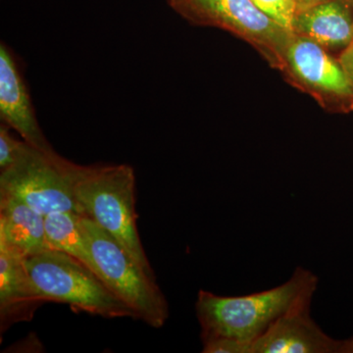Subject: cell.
<instances>
[{"label":"cell","mask_w":353,"mask_h":353,"mask_svg":"<svg viewBox=\"0 0 353 353\" xmlns=\"http://www.w3.org/2000/svg\"><path fill=\"white\" fill-rule=\"evenodd\" d=\"M339 61L353 88V43L343 50Z\"/></svg>","instance_id":"16"},{"label":"cell","mask_w":353,"mask_h":353,"mask_svg":"<svg viewBox=\"0 0 353 353\" xmlns=\"http://www.w3.org/2000/svg\"><path fill=\"white\" fill-rule=\"evenodd\" d=\"M318 278L299 268L284 284L241 296L201 290L196 303L201 341L229 339L250 353V347L283 316L312 304Z\"/></svg>","instance_id":"1"},{"label":"cell","mask_w":353,"mask_h":353,"mask_svg":"<svg viewBox=\"0 0 353 353\" xmlns=\"http://www.w3.org/2000/svg\"><path fill=\"white\" fill-rule=\"evenodd\" d=\"M250 353H353V338H331L314 321L308 306L280 318L252 343Z\"/></svg>","instance_id":"8"},{"label":"cell","mask_w":353,"mask_h":353,"mask_svg":"<svg viewBox=\"0 0 353 353\" xmlns=\"http://www.w3.org/2000/svg\"><path fill=\"white\" fill-rule=\"evenodd\" d=\"M95 272L114 294L134 311L138 319L161 328L169 306L155 279L150 277L119 241L90 218L81 217Z\"/></svg>","instance_id":"4"},{"label":"cell","mask_w":353,"mask_h":353,"mask_svg":"<svg viewBox=\"0 0 353 353\" xmlns=\"http://www.w3.org/2000/svg\"><path fill=\"white\" fill-rule=\"evenodd\" d=\"M26 141L14 138L9 132V127L1 125L0 127V169L8 168L19 158L24 150Z\"/></svg>","instance_id":"15"},{"label":"cell","mask_w":353,"mask_h":353,"mask_svg":"<svg viewBox=\"0 0 353 353\" xmlns=\"http://www.w3.org/2000/svg\"><path fill=\"white\" fill-rule=\"evenodd\" d=\"M24 263L41 303L68 304L104 318L138 319L134 311L92 269L67 253L48 250L26 257Z\"/></svg>","instance_id":"3"},{"label":"cell","mask_w":353,"mask_h":353,"mask_svg":"<svg viewBox=\"0 0 353 353\" xmlns=\"http://www.w3.org/2000/svg\"><path fill=\"white\" fill-rule=\"evenodd\" d=\"M292 32L325 50H345L353 43V0H327L297 10Z\"/></svg>","instance_id":"10"},{"label":"cell","mask_w":353,"mask_h":353,"mask_svg":"<svg viewBox=\"0 0 353 353\" xmlns=\"http://www.w3.org/2000/svg\"><path fill=\"white\" fill-rule=\"evenodd\" d=\"M176 12L194 24L213 26L241 37L283 69L294 32L285 29L252 0H168Z\"/></svg>","instance_id":"6"},{"label":"cell","mask_w":353,"mask_h":353,"mask_svg":"<svg viewBox=\"0 0 353 353\" xmlns=\"http://www.w3.org/2000/svg\"><path fill=\"white\" fill-rule=\"evenodd\" d=\"M0 117L26 143L43 152H54L39 127L15 60L3 44L0 46Z\"/></svg>","instance_id":"9"},{"label":"cell","mask_w":353,"mask_h":353,"mask_svg":"<svg viewBox=\"0 0 353 353\" xmlns=\"http://www.w3.org/2000/svg\"><path fill=\"white\" fill-rule=\"evenodd\" d=\"M73 192L81 215L116 239L132 259L155 279L139 238L136 212V176L126 164L73 168Z\"/></svg>","instance_id":"2"},{"label":"cell","mask_w":353,"mask_h":353,"mask_svg":"<svg viewBox=\"0 0 353 353\" xmlns=\"http://www.w3.org/2000/svg\"><path fill=\"white\" fill-rule=\"evenodd\" d=\"M0 243L23 259L50 250L44 216L24 201L0 194Z\"/></svg>","instance_id":"11"},{"label":"cell","mask_w":353,"mask_h":353,"mask_svg":"<svg viewBox=\"0 0 353 353\" xmlns=\"http://www.w3.org/2000/svg\"><path fill=\"white\" fill-rule=\"evenodd\" d=\"M81 217L82 215L72 211H57L44 216L46 241L50 250L67 253L95 272L94 262L81 227Z\"/></svg>","instance_id":"13"},{"label":"cell","mask_w":353,"mask_h":353,"mask_svg":"<svg viewBox=\"0 0 353 353\" xmlns=\"http://www.w3.org/2000/svg\"><path fill=\"white\" fill-rule=\"evenodd\" d=\"M24 259L0 243V326L1 333L15 323L31 319L38 304Z\"/></svg>","instance_id":"12"},{"label":"cell","mask_w":353,"mask_h":353,"mask_svg":"<svg viewBox=\"0 0 353 353\" xmlns=\"http://www.w3.org/2000/svg\"><path fill=\"white\" fill-rule=\"evenodd\" d=\"M260 10L285 29L292 32V24L296 17V0H252Z\"/></svg>","instance_id":"14"},{"label":"cell","mask_w":353,"mask_h":353,"mask_svg":"<svg viewBox=\"0 0 353 353\" xmlns=\"http://www.w3.org/2000/svg\"><path fill=\"white\" fill-rule=\"evenodd\" d=\"M284 68L313 94L353 99V88L340 61L311 39L294 34L285 50Z\"/></svg>","instance_id":"7"},{"label":"cell","mask_w":353,"mask_h":353,"mask_svg":"<svg viewBox=\"0 0 353 353\" xmlns=\"http://www.w3.org/2000/svg\"><path fill=\"white\" fill-rule=\"evenodd\" d=\"M74 165L57 152L27 143L15 163L1 170L0 194L24 201L43 216L57 211L81 215L73 192Z\"/></svg>","instance_id":"5"},{"label":"cell","mask_w":353,"mask_h":353,"mask_svg":"<svg viewBox=\"0 0 353 353\" xmlns=\"http://www.w3.org/2000/svg\"><path fill=\"white\" fill-rule=\"evenodd\" d=\"M296 1L297 8L301 10V9L308 8V7L316 6V4L322 3L327 0H296Z\"/></svg>","instance_id":"17"}]
</instances>
